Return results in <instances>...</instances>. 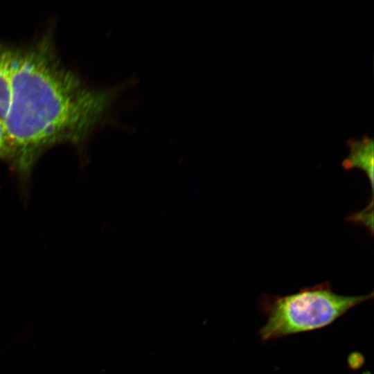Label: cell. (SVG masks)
<instances>
[{
    "mask_svg": "<svg viewBox=\"0 0 374 374\" xmlns=\"http://www.w3.org/2000/svg\"><path fill=\"white\" fill-rule=\"evenodd\" d=\"M136 74L114 84L96 87L66 67L57 53L51 33L14 46L11 98L3 125L12 150L10 163L22 182L49 148L71 144L80 151L100 129L132 132L120 120L119 101L135 87Z\"/></svg>",
    "mask_w": 374,
    "mask_h": 374,
    "instance_id": "obj_1",
    "label": "cell"
},
{
    "mask_svg": "<svg viewBox=\"0 0 374 374\" xmlns=\"http://www.w3.org/2000/svg\"><path fill=\"white\" fill-rule=\"evenodd\" d=\"M373 296L341 295L328 282L283 296L264 295L260 305L267 320L258 334L268 341L319 329Z\"/></svg>",
    "mask_w": 374,
    "mask_h": 374,
    "instance_id": "obj_2",
    "label": "cell"
},
{
    "mask_svg": "<svg viewBox=\"0 0 374 374\" xmlns=\"http://www.w3.org/2000/svg\"><path fill=\"white\" fill-rule=\"evenodd\" d=\"M0 159L10 163L12 150L9 139L2 122L0 121Z\"/></svg>",
    "mask_w": 374,
    "mask_h": 374,
    "instance_id": "obj_5",
    "label": "cell"
},
{
    "mask_svg": "<svg viewBox=\"0 0 374 374\" xmlns=\"http://www.w3.org/2000/svg\"><path fill=\"white\" fill-rule=\"evenodd\" d=\"M350 148L348 156L341 165L345 170L359 168L363 170L370 180L373 192V140L368 136L359 139L348 141Z\"/></svg>",
    "mask_w": 374,
    "mask_h": 374,
    "instance_id": "obj_3",
    "label": "cell"
},
{
    "mask_svg": "<svg viewBox=\"0 0 374 374\" xmlns=\"http://www.w3.org/2000/svg\"><path fill=\"white\" fill-rule=\"evenodd\" d=\"M14 46L0 40V121L3 123L11 98Z\"/></svg>",
    "mask_w": 374,
    "mask_h": 374,
    "instance_id": "obj_4",
    "label": "cell"
}]
</instances>
